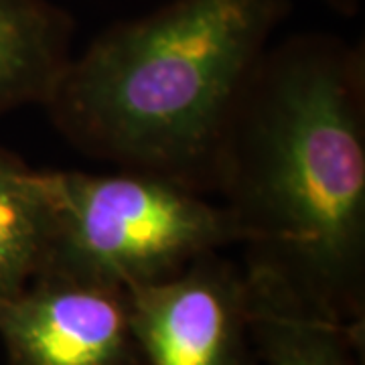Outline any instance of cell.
<instances>
[{
	"label": "cell",
	"mask_w": 365,
	"mask_h": 365,
	"mask_svg": "<svg viewBox=\"0 0 365 365\" xmlns=\"http://www.w3.org/2000/svg\"><path fill=\"white\" fill-rule=\"evenodd\" d=\"M39 181L49 244L37 276L126 290L242 242L223 203L155 175L39 170Z\"/></svg>",
	"instance_id": "cell-3"
},
{
	"label": "cell",
	"mask_w": 365,
	"mask_h": 365,
	"mask_svg": "<svg viewBox=\"0 0 365 365\" xmlns=\"http://www.w3.org/2000/svg\"><path fill=\"white\" fill-rule=\"evenodd\" d=\"M47 244L39 170L0 146V299L21 292L41 272Z\"/></svg>",
	"instance_id": "cell-8"
},
{
	"label": "cell",
	"mask_w": 365,
	"mask_h": 365,
	"mask_svg": "<svg viewBox=\"0 0 365 365\" xmlns=\"http://www.w3.org/2000/svg\"><path fill=\"white\" fill-rule=\"evenodd\" d=\"M321 2H325L329 9L345 16H353L361 6V0H321Z\"/></svg>",
	"instance_id": "cell-9"
},
{
	"label": "cell",
	"mask_w": 365,
	"mask_h": 365,
	"mask_svg": "<svg viewBox=\"0 0 365 365\" xmlns=\"http://www.w3.org/2000/svg\"><path fill=\"white\" fill-rule=\"evenodd\" d=\"M244 264L365 327V51L325 33L270 45L225 132L215 191Z\"/></svg>",
	"instance_id": "cell-1"
},
{
	"label": "cell",
	"mask_w": 365,
	"mask_h": 365,
	"mask_svg": "<svg viewBox=\"0 0 365 365\" xmlns=\"http://www.w3.org/2000/svg\"><path fill=\"white\" fill-rule=\"evenodd\" d=\"M73 19L51 0H0V116L43 106L71 59Z\"/></svg>",
	"instance_id": "cell-7"
},
{
	"label": "cell",
	"mask_w": 365,
	"mask_h": 365,
	"mask_svg": "<svg viewBox=\"0 0 365 365\" xmlns=\"http://www.w3.org/2000/svg\"><path fill=\"white\" fill-rule=\"evenodd\" d=\"M144 365H260L244 266L205 252L177 274L126 288Z\"/></svg>",
	"instance_id": "cell-4"
},
{
	"label": "cell",
	"mask_w": 365,
	"mask_h": 365,
	"mask_svg": "<svg viewBox=\"0 0 365 365\" xmlns=\"http://www.w3.org/2000/svg\"><path fill=\"white\" fill-rule=\"evenodd\" d=\"M244 266L250 333L264 365H361L365 327L319 311L260 266Z\"/></svg>",
	"instance_id": "cell-6"
},
{
	"label": "cell",
	"mask_w": 365,
	"mask_h": 365,
	"mask_svg": "<svg viewBox=\"0 0 365 365\" xmlns=\"http://www.w3.org/2000/svg\"><path fill=\"white\" fill-rule=\"evenodd\" d=\"M288 0H170L71 55L43 104L81 155L213 195L237 102Z\"/></svg>",
	"instance_id": "cell-2"
},
{
	"label": "cell",
	"mask_w": 365,
	"mask_h": 365,
	"mask_svg": "<svg viewBox=\"0 0 365 365\" xmlns=\"http://www.w3.org/2000/svg\"><path fill=\"white\" fill-rule=\"evenodd\" d=\"M6 365H144L126 290L37 276L0 299Z\"/></svg>",
	"instance_id": "cell-5"
}]
</instances>
